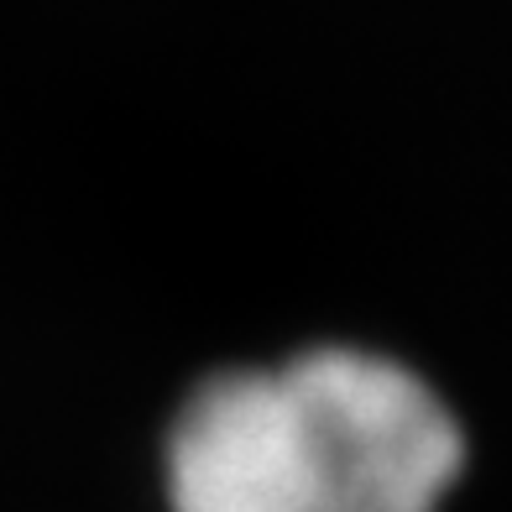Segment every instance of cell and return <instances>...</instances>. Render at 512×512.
<instances>
[{"instance_id":"cell-1","label":"cell","mask_w":512,"mask_h":512,"mask_svg":"<svg viewBox=\"0 0 512 512\" xmlns=\"http://www.w3.org/2000/svg\"><path fill=\"white\" fill-rule=\"evenodd\" d=\"M471 476L455 392L361 335L209 361L152 434V512H455Z\"/></svg>"}]
</instances>
